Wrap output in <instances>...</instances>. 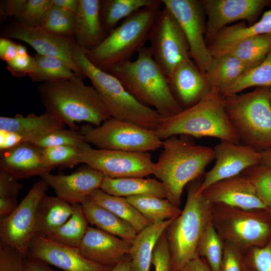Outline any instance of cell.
Here are the masks:
<instances>
[{"instance_id":"6da1fadb","label":"cell","mask_w":271,"mask_h":271,"mask_svg":"<svg viewBox=\"0 0 271 271\" xmlns=\"http://www.w3.org/2000/svg\"><path fill=\"white\" fill-rule=\"evenodd\" d=\"M76 75L65 80L42 82L38 93L46 112L70 129L76 122L98 126L111 117L94 87Z\"/></svg>"},{"instance_id":"7a4b0ae2","label":"cell","mask_w":271,"mask_h":271,"mask_svg":"<svg viewBox=\"0 0 271 271\" xmlns=\"http://www.w3.org/2000/svg\"><path fill=\"white\" fill-rule=\"evenodd\" d=\"M107 72L118 79L138 102L156 110L162 119L174 115L183 109L149 47L141 49L135 60L118 64Z\"/></svg>"},{"instance_id":"3957f363","label":"cell","mask_w":271,"mask_h":271,"mask_svg":"<svg viewBox=\"0 0 271 271\" xmlns=\"http://www.w3.org/2000/svg\"><path fill=\"white\" fill-rule=\"evenodd\" d=\"M162 147L152 175L163 184L166 199L179 207L184 188L199 179L214 160L213 149L197 145L184 136L168 138L163 141Z\"/></svg>"},{"instance_id":"277c9868","label":"cell","mask_w":271,"mask_h":271,"mask_svg":"<svg viewBox=\"0 0 271 271\" xmlns=\"http://www.w3.org/2000/svg\"><path fill=\"white\" fill-rule=\"evenodd\" d=\"M163 141L172 136L212 137L239 144L225 111L224 98L216 88L197 103L177 114L161 119L156 129Z\"/></svg>"},{"instance_id":"5b68a950","label":"cell","mask_w":271,"mask_h":271,"mask_svg":"<svg viewBox=\"0 0 271 271\" xmlns=\"http://www.w3.org/2000/svg\"><path fill=\"white\" fill-rule=\"evenodd\" d=\"M72 57L92 83L111 117L155 130L161 118L154 109L138 102L115 76L94 65L87 51L76 42L71 49Z\"/></svg>"},{"instance_id":"8992f818","label":"cell","mask_w":271,"mask_h":271,"mask_svg":"<svg viewBox=\"0 0 271 271\" xmlns=\"http://www.w3.org/2000/svg\"><path fill=\"white\" fill-rule=\"evenodd\" d=\"M201 182L198 179L189 184L183 209L165 230L172 271H179L198 256L200 240L211 221L212 203L197 192Z\"/></svg>"},{"instance_id":"52a82bcc","label":"cell","mask_w":271,"mask_h":271,"mask_svg":"<svg viewBox=\"0 0 271 271\" xmlns=\"http://www.w3.org/2000/svg\"><path fill=\"white\" fill-rule=\"evenodd\" d=\"M162 5L161 0H158L124 19L98 46L86 52L88 60L106 72L118 64L129 61L149 40Z\"/></svg>"},{"instance_id":"ba28073f","label":"cell","mask_w":271,"mask_h":271,"mask_svg":"<svg viewBox=\"0 0 271 271\" xmlns=\"http://www.w3.org/2000/svg\"><path fill=\"white\" fill-rule=\"evenodd\" d=\"M269 87L223 96L229 120L239 144L258 151L271 149Z\"/></svg>"},{"instance_id":"9c48e42d","label":"cell","mask_w":271,"mask_h":271,"mask_svg":"<svg viewBox=\"0 0 271 271\" xmlns=\"http://www.w3.org/2000/svg\"><path fill=\"white\" fill-rule=\"evenodd\" d=\"M211 221L223 241L244 252L271 239V212L265 209H244L212 203Z\"/></svg>"},{"instance_id":"30bf717a","label":"cell","mask_w":271,"mask_h":271,"mask_svg":"<svg viewBox=\"0 0 271 271\" xmlns=\"http://www.w3.org/2000/svg\"><path fill=\"white\" fill-rule=\"evenodd\" d=\"M79 132L86 143L100 149L147 153L162 147L163 142L155 130L112 117L98 126L84 124Z\"/></svg>"},{"instance_id":"8fae6325","label":"cell","mask_w":271,"mask_h":271,"mask_svg":"<svg viewBox=\"0 0 271 271\" xmlns=\"http://www.w3.org/2000/svg\"><path fill=\"white\" fill-rule=\"evenodd\" d=\"M149 41L153 57L168 79L180 64L191 60L183 32L172 14L164 7L153 26Z\"/></svg>"},{"instance_id":"7c38bea8","label":"cell","mask_w":271,"mask_h":271,"mask_svg":"<svg viewBox=\"0 0 271 271\" xmlns=\"http://www.w3.org/2000/svg\"><path fill=\"white\" fill-rule=\"evenodd\" d=\"M79 163L86 164L105 176L120 178L152 175L154 162L148 152L94 149L86 143L80 147Z\"/></svg>"},{"instance_id":"4fadbf2b","label":"cell","mask_w":271,"mask_h":271,"mask_svg":"<svg viewBox=\"0 0 271 271\" xmlns=\"http://www.w3.org/2000/svg\"><path fill=\"white\" fill-rule=\"evenodd\" d=\"M48 188L43 180L37 182L12 213L0 218V242L17 249L26 257L35 234L38 205Z\"/></svg>"},{"instance_id":"5bb4252c","label":"cell","mask_w":271,"mask_h":271,"mask_svg":"<svg viewBox=\"0 0 271 271\" xmlns=\"http://www.w3.org/2000/svg\"><path fill=\"white\" fill-rule=\"evenodd\" d=\"M180 26L189 47L190 56L205 75L213 58L204 38L203 9L195 0H161Z\"/></svg>"},{"instance_id":"9a60e30c","label":"cell","mask_w":271,"mask_h":271,"mask_svg":"<svg viewBox=\"0 0 271 271\" xmlns=\"http://www.w3.org/2000/svg\"><path fill=\"white\" fill-rule=\"evenodd\" d=\"M24 42L31 46L37 53L58 58L67 64L78 76L86 77L74 61L71 52L74 38L55 35L41 27H32L16 22L7 26L3 37Z\"/></svg>"},{"instance_id":"2e32d148","label":"cell","mask_w":271,"mask_h":271,"mask_svg":"<svg viewBox=\"0 0 271 271\" xmlns=\"http://www.w3.org/2000/svg\"><path fill=\"white\" fill-rule=\"evenodd\" d=\"M213 149L215 163L205 174L198 193L219 181L241 174L246 169L261 164L260 151L245 145L221 141Z\"/></svg>"},{"instance_id":"e0dca14e","label":"cell","mask_w":271,"mask_h":271,"mask_svg":"<svg viewBox=\"0 0 271 271\" xmlns=\"http://www.w3.org/2000/svg\"><path fill=\"white\" fill-rule=\"evenodd\" d=\"M65 124L46 112L26 116L17 114L15 117H0V150L10 149L25 144H34L45 135Z\"/></svg>"},{"instance_id":"ac0fdd59","label":"cell","mask_w":271,"mask_h":271,"mask_svg":"<svg viewBox=\"0 0 271 271\" xmlns=\"http://www.w3.org/2000/svg\"><path fill=\"white\" fill-rule=\"evenodd\" d=\"M26 257L40 260L64 271H109L112 267L89 260L78 248L63 245L35 234Z\"/></svg>"},{"instance_id":"d6986e66","label":"cell","mask_w":271,"mask_h":271,"mask_svg":"<svg viewBox=\"0 0 271 271\" xmlns=\"http://www.w3.org/2000/svg\"><path fill=\"white\" fill-rule=\"evenodd\" d=\"M208 16L206 35L213 38L233 22L252 21L269 3L266 0H205L200 2Z\"/></svg>"},{"instance_id":"ffe728a7","label":"cell","mask_w":271,"mask_h":271,"mask_svg":"<svg viewBox=\"0 0 271 271\" xmlns=\"http://www.w3.org/2000/svg\"><path fill=\"white\" fill-rule=\"evenodd\" d=\"M201 194L211 203L244 209H266L252 182L242 174L219 181Z\"/></svg>"},{"instance_id":"44dd1931","label":"cell","mask_w":271,"mask_h":271,"mask_svg":"<svg viewBox=\"0 0 271 271\" xmlns=\"http://www.w3.org/2000/svg\"><path fill=\"white\" fill-rule=\"evenodd\" d=\"M40 177L55 191L58 197L73 205L81 204L92 192L100 188L104 176L87 166L69 175H53L49 172Z\"/></svg>"},{"instance_id":"7402d4cb","label":"cell","mask_w":271,"mask_h":271,"mask_svg":"<svg viewBox=\"0 0 271 271\" xmlns=\"http://www.w3.org/2000/svg\"><path fill=\"white\" fill-rule=\"evenodd\" d=\"M131 245V241L89 226L78 248L87 259L112 267L129 254Z\"/></svg>"},{"instance_id":"603a6c76","label":"cell","mask_w":271,"mask_h":271,"mask_svg":"<svg viewBox=\"0 0 271 271\" xmlns=\"http://www.w3.org/2000/svg\"><path fill=\"white\" fill-rule=\"evenodd\" d=\"M42 149L32 144L1 151L0 172L19 180L50 172Z\"/></svg>"},{"instance_id":"cb8c5ba5","label":"cell","mask_w":271,"mask_h":271,"mask_svg":"<svg viewBox=\"0 0 271 271\" xmlns=\"http://www.w3.org/2000/svg\"><path fill=\"white\" fill-rule=\"evenodd\" d=\"M168 81L174 96L183 109L199 102L211 88L205 75L191 60L180 64Z\"/></svg>"},{"instance_id":"d4e9b609","label":"cell","mask_w":271,"mask_h":271,"mask_svg":"<svg viewBox=\"0 0 271 271\" xmlns=\"http://www.w3.org/2000/svg\"><path fill=\"white\" fill-rule=\"evenodd\" d=\"M76 13L74 38L87 52L98 46L106 37L100 20V0H79Z\"/></svg>"},{"instance_id":"484cf974","label":"cell","mask_w":271,"mask_h":271,"mask_svg":"<svg viewBox=\"0 0 271 271\" xmlns=\"http://www.w3.org/2000/svg\"><path fill=\"white\" fill-rule=\"evenodd\" d=\"M265 34H271V9L265 12L261 19L251 26L238 24L225 27L213 38L208 49L213 58H215L226 53L245 38Z\"/></svg>"},{"instance_id":"4316f807","label":"cell","mask_w":271,"mask_h":271,"mask_svg":"<svg viewBox=\"0 0 271 271\" xmlns=\"http://www.w3.org/2000/svg\"><path fill=\"white\" fill-rule=\"evenodd\" d=\"M73 211L70 203L57 196L44 194L37 209L35 234L48 238L70 218Z\"/></svg>"},{"instance_id":"83f0119b","label":"cell","mask_w":271,"mask_h":271,"mask_svg":"<svg viewBox=\"0 0 271 271\" xmlns=\"http://www.w3.org/2000/svg\"><path fill=\"white\" fill-rule=\"evenodd\" d=\"M174 218L150 224L137 233L129 253L131 271H150L156 243Z\"/></svg>"},{"instance_id":"f1b7e54d","label":"cell","mask_w":271,"mask_h":271,"mask_svg":"<svg viewBox=\"0 0 271 271\" xmlns=\"http://www.w3.org/2000/svg\"><path fill=\"white\" fill-rule=\"evenodd\" d=\"M100 188L109 194L124 198L139 195L167 197L162 182L145 177L113 178L104 176Z\"/></svg>"},{"instance_id":"f546056e","label":"cell","mask_w":271,"mask_h":271,"mask_svg":"<svg viewBox=\"0 0 271 271\" xmlns=\"http://www.w3.org/2000/svg\"><path fill=\"white\" fill-rule=\"evenodd\" d=\"M81 204L88 222L97 228L129 241L138 233L128 222L87 198Z\"/></svg>"},{"instance_id":"4dcf8cb0","label":"cell","mask_w":271,"mask_h":271,"mask_svg":"<svg viewBox=\"0 0 271 271\" xmlns=\"http://www.w3.org/2000/svg\"><path fill=\"white\" fill-rule=\"evenodd\" d=\"M251 68L237 57L226 53L213 58L205 77L210 87L220 92Z\"/></svg>"},{"instance_id":"1f68e13d","label":"cell","mask_w":271,"mask_h":271,"mask_svg":"<svg viewBox=\"0 0 271 271\" xmlns=\"http://www.w3.org/2000/svg\"><path fill=\"white\" fill-rule=\"evenodd\" d=\"M87 198L128 222L138 232L151 224L124 197L109 194L99 188Z\"/></svg>"},{"instance_id":"d6a6232c","label":"cell","mask_w":271,"mask_h":271,"mask_svg":"<svg viewBox=\"0 0 271 271\" xmlns=\"http://www.w3.org/2000/svg\"><path fill=\"white\" fill-rule=\"evenodd\" d=\"M151 224L179 216L182 209L166 198L153 195H139L125 198Z\"/></svg>"},{"instance_id":"836d02e7","label":"cell","mask_w":271,"mask_h":271,"mask_svg":"<svg viewBox=\"0 0 271 271\" xmlns=\"http://www.w3.org/2000/svg\"><path fill=\"white\" fill-rule=\"evenodd\" d=\"M158 0H101L100 16L101 24L108 35L118 22L136 11L155 4Z\"/></svg>"},{"instance_id":"e575fe53","label":"cell","mask_w":271,"mask_h":271,"mask_svg":"<svg viewBox=\"0 0 271 271\" xmlns=\"http://www.w3.org/2000/svg\"><path fill=\"white\" fill-rule=\"evenodd\" d=\"M70 218L48 238L57 243L78 247L88 228V221L81 204L72 205Z\"/></svg>"},{"instance_id":"d590c367","label":"cell","mask_w":271,"mask_h":271,"mask_svg":"<svg viewBox=\"0 0 271 271\" xmlns=\"http://www.w3.org/2000/svg\"><path fill=\"white\" fill-rule=\"evenodd\" d=\"M34 66L28 75L34 82L55 81L71 79L77 75L62 60L36 53Z\"/></svg>"},{"instance_id":"8d00e7d4","label":"cell","mask_w":271,"mask_h":271,"mask_svg":"<svg viewBox=\"0 0 271 271\" xmlns=\"http://www.w3.org/2000/svg\"><path fill=\"white\" fill-rule=\"evenodd\" d=\"M270 51L271 34H265L245 38L233 46L226 53L237 57L253 68L260 63Z\"/></svg>"},{"instance_id":"74e56055","label":"cell","mask_w":271,"mask_h":271,"mask_svg":"<svg viewBox=\"0 0 271 271\" xmlns=\"http://www.w3.org/2000/svg\"><path fill=\"white\" fill-rule=\"evenodd\" d=\"M254 86L271 87V51L260 63L248 70L220 93L223 96L236 94Z\"/></svg>"},{"instance_id":"f35d334b","label":"cell","mask_w":271,"mask_h":271,"mask_svg":"<svg viewBox=\"0 0 271 271\" xmlns=\"http://www.w3.org/2000/svg\"><path fill=\"white\" fill-rule=\"evenodd\" d=\"M223 250V241L211 221L200 240L197 255L206 261L211 271H220Z\"/></svg>"},{"instance_id":"ab89813d","label":"cell","mask_w":271,"mask_h":271,"mask_svg":"<svg viewBox=\"0 0 271 271\" xmlns=\"http://www.w3.org/2000/svg\"><path fill=\"white\" fill-rule=\"evenodd\" d=\"M75 25V13L52 5L41 27L57 36L74 38Z\"/></svg>"},{"instance_id":"60d3db41","label":"cell","mask_w":271,"mask_h":271,"mask_svg":"<svg viewBox=\"0 0 271 271\" xmlns=\"http://www.w3.org/2000/svg\"><path fill=\"white\" fill-rule=\"evenodd\" d=\"M46 164L52 170L56 168H72L79 163L80 147L61 146L42 149Z\"/></svg>"},{"instance_id":"b9f144b4","label":"cell","mask_w":271,"mask_h":271,"mask_svg":"<svg viewBox=\"0 0 271 271\" xmlns=\"http://www.w3.org/2000/svg\"><path fill=\"white\" fill-rule=\"evenodd\" d=\"M22 188L18 180L0 172V218L8 216L18 206L17 197Z\"/></svg>"},{"instance_id":"7bdbcfd3","label":"cell","mask_w":271,"mask_h":271,"mask_svg":"<svg viewBox=\"0 0 271 271\" xmlns=\"http://www.w3.org/2000/svg\"><path fill=\"white\" fill-rule=\"evenodd\" d=\"M241 174L252 182L266 210L271 212V168L259 165L246 169Z\"/></svg>"},{"instance_id":"ee69618b","label":"cell","mask_w":271,"mask_h":271,"mask_svg":"<svg viewBox=\"0 0 271 271\" xmlns=\"http://www.w3.org/2000/svg\"><path fill=\"white\" fill-rule=\"evenodd\" d=\"M86 143L84 137L79 131L61 128L45 135L33 145L44 149L61 146L80 147Z\"/></svg>"},{"instance_id":"f6af8a7d","label":"cell","mask_w":271,"mask_h":271,"mask_svg":"<svg viewBox=\"0 0 271 271\" xmlns=\"http://www.w3.org/2000/svg\"><path fill=\"white\" fill-rule=\"evenodd\" d=\"M52 6V0H27L16 19L30 26L41 27Z\"/></svg>"},{"instance_id":"bcb514c9","label":"cell","mask_w":271,"mask_h":271,"mask_svg":"<svg viewBox=\"0 0 271 271\" xmlns=\"http://www.w3.org/2000/svg\"><path fill=\"white\" fill-rule=\"evenodd\" d=\"M244 263L254 271H271V239L264 245L244 253Z\"/></svg>"},{"instance_id":"7dc6e473","label":"cell","mask_w":271,"mask_h":271,"mask_svg":"<svg viewBox=\"0 0 271 271\" xmlns=\"http://www.w3.org/2000/svg\"><path fill=\"white\" fill-rule=\"evenodd\" d=\"M25 258L17 249L0 242V271H25Z\"/></svg>"},{"instance_id":"c3c4849f","label":"cell","mask_w":271,"mask_h":271,"mask_svg":"<svg viewBox=\"0 0 271 271\" xmlns=\"http://www.w3.org/2000/svg\"><path fill=\"white\" fill-rule=\"evenodd\" d=\"M244 253L234 245L223 241L220 271H243Z\"/></svg>"},{"instance_id":"681fc988","label":"cell","mask_w":271,"mask_h":271,"mask_svg":"<svg viewBox=\"0 0 271 271\" xmlns=\"http://www.w3.org/2000/svg\"><path fill=\"white\" fill-rule=\"evenodd\" d=\"M152 264L154 267L155 271H172L170 253L165 231L155 247Z\"/></svg>"},{"instance_id":"f907efd6","label":"cell","mask_w":271,"mask_h":271,"mask_svg":"<svg viewBox=\"0 0 271 271\" xmlns=\"http://www.w3.org/2000/svg\"><path fill=\"white\" fill-rule=\"evenodd\" d=\"M34 63V57L28 53L17 54L14 58L7 63V68L14 76L22 77L28 75L32 72Z\"/></svg>"},{"instance_id":"816d5d0a","label":"cell","mask_w":271,"mask_h":271,"mask_svg":"<svg viewBox=\"0 0 271 271\" xmlns=\"http://www.w3.org/2000/svg\"><path fill=\"white\" fill-rule=\"evenodd\" d=\"M27 0H4L1 1V11L6 16L17 18Z\"/></svg>"},{"instance_id":"f5cc1de1","label":"cell","mask_w":271,"mask_h":271,"mask_svg":"<svg viewBox=\"0 0 271 271\" xmlns=\"http://www.w3.org/2000/svg\"><path fill=\"white\" fill-rule=\"evenodd\" d=\"M18 44L10 39H0V58L6 63L14 58L17 54Z\"/></svg>"},{"instance_id":"db71d44e","label":"cell","mask_w":271,"mask_h":271,"mask_svg":"<svg viewBox=\"0 0 271 271\" xmlns=\"http://www.w3.org/2000/svg\"><path fill=\"white\" fill-rule=\"evenodd\" d=\"M179 271H211L206 261L197 256L188 262Z\"/></svg>"},{"instance_id":"11a10c76","label":"cell","mask_w":271,"mask_h":271,"mask_svg":"<svg viewBox=\"0 0 271 271\" xmlns=\"http://www.w3.org/2000/svg\"><path fill=\"white\" fill-rule=\"evenodd\" d=\"M25 271H56L43 261L28 257L25 259Z\"/></svg>"},{"instance_id":"9f6ffc18","label":"cell","mask_w":271,"mask_h":271,"mask_svg":"<svg viewBox=\"0 0 271 271\" xmlns=\"http://www.w3.org/2000/svg\"><path fill=\"white\" fill-rule=\"evenodd\" d=\"M52 5L63 9L71 11L74 13L77 12L79 0H52Z\"/></svg>"},{"instance_id":"6f0895ef","label":"cell","mask_w":271,"mask_h":271,"mask_svg":"<svg viewBox=\"0 0 271 271\" xmlns=\"http://www.w3.org/2000/svg\"><path fill=\"white\" fill-rule=\"evenodd\" d=\"M109 271H131L129 255L127 254L125 256Z\"/></svg>"},{"instance_id":"680465c9","label":"cell","mask_w":271,"mask_h":271,"mask_svg":"<svg viewBox=\"0 0 271 271\" xmlns=\"http://www.w3.org/2000/svg\"><path fill=\"white\" fill-rule=\"evenodd\" d=\"M261 160L260 165L271 168V149L260 151Z\"/></svg>"},{"instance_id":"91938a15","label":"cell","mask_w":271,"mask_h":271,"mask_svg":"<svg viewBox=\"0 0 271 271\" xmlns=\"http://www.w3.org/2000/svg\"><path fill=\"white\" fill-rule=\"evenodd\" d=\"M243 271H254V270L252 269L251 268H250L249 267H248V266H247L244 263Z\"/></svg>"},{"instance_id":"94428289","label":"cell","mask_w":271,"mask_h":271,"mask_svg":"<svg viewBox=\"0 0 271 271\" xmlns=\"http://www.w3.org/2000/svg\"><path fill=\"white\" fill-rule=\"evenodd\" d=\"M269 97L270 103V105H271V87L269 89Z\"/></svg>"}]
</instances>
